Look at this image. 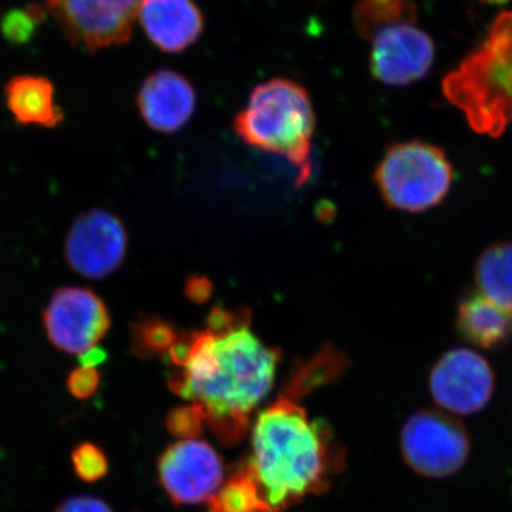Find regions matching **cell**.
Instances as JSON below:
<instances>
[{
  "label": "cell",
  "mask_w": 512,
  "mask_h": 512,
  "mask_svg": "<svg viewBox=\"0 0 512 512\" xmlns=\"http://www.w3.org/2000/svg\"><path fill=\"white\" fill-rule=\"evenodd\" d=\"M487 2H490V3H503V2H505V0H487Z\"/></svg>",
  "instance_id": "28"
},
{
  "label": "cell",
  "mask_w": 512,
  "mask_h": 512,
  "mask_svg": "<svg viewBox=\"0 0 512 512\" xmlns=\"http://www.w3.org/2000/svg\"><path fill=\"white\" fill-rule=\"evenodd\" d=\"M191 83L173 70H158L144 80L137 107L146 123L161 133H174L190 121L195 110Z\"/></svg>",
  "instance_id": "13"
},
{
  "label": "cell",
  "mask_w": 512,
  "mask_h": 512,
  "mask_svg": "<svg viewBox=\"0 0 512 512\" xmlns=\"http://www.w3.org/2000/svg\"><path fill=\"white\" fill-rule=\"evenodd\" d=\"M106 357L107 353L99 348V346H96V348L86 350L82 355H79L80 365L84 367H96L101 365V363L106 360Z\"/></svg>",
  "instance_id": "27"
},
{
  "label": "cell",
  "mask_w": 512,
  "mask_h": 512,
  "mask_svg": "<svg viewBox=\"0 0 512 512\" xmlns=\"http://www.w3.org/2000/svg\"><path fill=\"white\" fill-rule=\"evenodd\" d=\"M470 448L466 427L434 410L414 413L402 430L404 460L421 476H453L466 464Z\"/></svg>",
  "instance_id": "6"
},
{
  "label": "cell",
  "mask_w": 512,
  "mask_h": 512,
  "mask_svg": "<svg viewBox=\"0 0 512 512\" xmlns=\"http://www.w3.org/2000/svg\"><path fill=\"white\" fill-rule=\"evenodd\" d=\"M248 311L215 308L204 329L175 335L167 356L168 386L200 409L205 426L234 446L249 429V416L274 386L278 350L252 332Z\"/></svg>",
  "instance_id": "1"
},
{
  "label": "cell",
  "mask_w": 512,
  "mask_h": 512,
  "mask_svg": "<svg viewBox=\"0 0 512 512\" xmlns=\"http://www.w3.org/2000/svg\"><path fill=\"white\" fill-rule=\"evenodd\" d=\"M234 126L249 146L285 157L298 168L299 181L308 178L315 111L301 84L288 79L259 84Z\"/></svg>",
  "instance_id": "4"
},
{
  "label": "cell",
  "mask_w": 512,
  "mask_h": 512,
  "mask_svg": "<svg viewBox=\"0 0 512 512\" xmlns=\"http://www.w3.org/2000/svg\"><path fill=\"white\" fill-rule=\"evenodd\" d=\"M342 451L322 421L308 419L291 397H279L259 414L252 431L248 473L271 512H281L328 488L342 467Z\"/></svg>",
  "instance_id": "2"
},
{
  "label": "cell",
  "mask_w": 512,
  "mask_h": 512,
  "mask_svg": "<svg viewBox=\"0 0 512 512\" xmlns=\"http://www.w3.org/2000/svg\"><path fill=\"white\" fill-rule=\"evenodd\" d=\"M158 474L165 493L175 504L190 505L210 501L224 480L220 454L205 441H178L164 451Z\"/></svg>",
  "instance_id": "10"
},
{
  "label": "cell",
  "mask_w": 512,
  "mask_h": 512,
  "mask_svg": "<svg viewBox=\"0 0 512 512\" xmlns=\"http://www.w3.org/2000/svg\"><path fill=\"white\" fill-rule=\"evenodd\" d=\"M443 93L477 133L500 137L512 123V12L443 80Z\"/></svg>",
  "instance_id": "3"
},
{
  "label": "cell",
  "mask_w": 512,
  "mask_h": 512,
  "mask_svg": "<svg viewBox=\"0 0 512 512\" xmlns=\"http://www.w3.org/2000/svg\"><path fill=\"white\" fill-rule=\"evenodd\" d=\"M357 32L369 40L377 29L397 22H414V0H360L355 8Z\"/></svg>",
  "instance_id": "19"
},
{
  "label": "cell",
  "mask_w": 512,
  "mask_h": 512,
  "mask_svg": "<svg viewBox=\"0 0 512 512\" xmlns=\"http://www.w3.org/2000/svg\"><path fill=\"white\" fill-rule=\"evenodd\" d=\"M141 2L143 0H45V6L73 46L97 52L104 47L130 42Z\"/></svg>",
  "instance_id": "7"
},
{
  "label": "cell",
  "mask_w": 512,
  "mask_h": 512,
  "mask_svg": "<svg viewBox=\"0 0 512 512\" xmlns=\"http://www.w3.org/2000/svg\"><path fill=\"white\" fill-rule=\"evenodd\" d=\"M100 372L96 367L80 366L67 377V389L76 399H89L100 386Z\"/></svg>",
  "instance_id": "25"
},
{
  "label": "cell",
  "mask_w": 512,
  "mask_h": 512,
  "mask_svg": "<svg viewBox=\"0 0 512 512\" xmlns=\"http://www.w3.org/2000/svg\"><path fill=\"white\" fill-rule=\"evenodd\" d=\"M494 387L490 363L470 349L448 350L431 369V396L443 409L461 416L484 410Z\"/></svg>",
  "instance_id": "9"
},
{
  "label": "cell",
  "mask_w": 512,
  "mask_h": 512,
  "mask_svg": "<svg viewBox=\"0 0 512 512\" xmlns=\"http://www.w3.org/2000/svg\"><path fill=\"white\" fill-rule=\"evenodd\" d=\"M177 332L170 323L161 319L138 320L133 326L131 345L133 352L140 357L167 355Z\"/></svg>",
  "instance_id": "21"
},
{
  "label": "cell",
  "mask_w": 512,
  "mask_h": 512,
  "mask_svg": "<svg viewBox=\"0 0 512 512\" xmlns=\"http://www.w3.org/2000/svg\"><path fill=\"white\" fill-rule=\"evenodd\" d=\"M6 106L23 126L52 128L64 119L55 100V86L49 79L33 74L13 77L5 86Z\"/></svg>",
  "instance_id": "15"
},
{
  "label": "cell",
  "mask_w": 512,
  "mask_h": 512,
  "mask_svg": "<svg viewBox=\"0 0 512 512\" xmlns=\"http://www.w3.org/2000/svg\"><path fill=\"white\" fill-rule=\"evenodd\" d=\"M476 281L485 298L512 311V242L485 249L478 258Z\"/></svg>",
  "instance_id": "17"
},
{
  "label": "cell",
  "mask_w": 512,
  "mask_h": 512,
  "mask_svg": "<svg viewBox=\"0 0 512 512\" xmlns=\"http://www.w3.org/2000/svg\"><path fill=\"white\" fill-rule=\"evenodd\" d=\"M74 473L84 483H96L109 473V460L103 448L94 443H80L73 448Z\"/></svg>",
  "instance_id": "23"
},
{
  "label": "cell",
  "mask_w": 512,
  "mask_h": 512,
  "mask_svg": "<svg viewBox=\"0 0 512 512\" xmlns=\"http://www.w3.org/2000/svg\"><path fill=\"white\" fill-rule=\"evenodd\" d=\"M127 252V234L119 218L93 210L80 215L67 234V262L77 274L101 279L113 274Z\"/></svg>",
  "instance_id": "11"
},
{
  "label": "cell",
  "mask_w": 512,
  "mask_h": 512,
  "mask_svg": "<svg viewBox=\"0 0 512 512\" xmlns=\"http://www.w3.org/2000/svg\"><path fill=\"white\" fill-rule=\"evenodd\" d=\"M137 18L148 39L168 53L188 49L204 30V18L194 0H143Z\"/></svg>",
  "instance_id": "14"
},
{
  "label": "cell",
  "mask_w": 512,
  "mask_h": 512,
  "mask_svg": "<svg viewBox=\"0 0 512 512\" xmlns=\"http://www.w3.org/2000/svg\"><path fill=\"white\" fill-rule=\"evenodd\" d=\"M56 512H113L109 504L90 495H79L64 501L57 507Z\"/></svg>",
  "instance_id": "26"
},
{
  "label": "cell",
  "mask_w": 512,
  "mask_h": 512,
  "mask_svg": "<svg viewBox=\"0 0 512 512\" xmlns=\"http://www.w3.org/2000/svg\"><path fill=\"white\" fill-rule=\"evenodd\" d=\"M370 67L380 82L406 86L429 73L434 43L414 22H397L373 33Z\"/></svg>",
  "instance_id": "12"
},
{
  "label": "cell",
  "mask_w": 512,
  "mask_h": 512,
  "mask_svg": "<svg viewBox=\"0 0 512 512\" xmlns=\"http://www.w3.org/2000/svg\"><path fill=\"white\" fill-rule=\"evenodd\" d=\"M454 181L453 165L439 147L423 141L394 144L376 171V183L390 207L423 212L439 205Z\"/></svg>",
  "instance_id": "5"
},
{
  "label": "cell",
  "mask_w": 512,
  "mask_h": 512,
  "mask_svg": "<svg viewBox=\"0 0 512 512\" xmlns=\"http://www.w3.org/2000/svg\"><path fill=\"white\" fill-rule=\"evenodd\" d=\"M49 342L60 352L82 355L99 346L111 325L109 309L92 289L67 286L52 296L43 313Z\"/></svg>",
  "instance_id": "8"
},
{
  "label": "cell",
  "mask_w": 512,
  "mask_h": 512,
  "mask_svg": "<svg viewBox=\"0 0 512 512\" xmlns=\"http://www.w3.org/2000/svg\"><path fill=\"white\" fill-rule=\"evenodd\" d=\"M47 10L37 3L22 9H12L0 22V33L13 46H22L35 37L37 30L46 22Z\"/></svg>",
  "instance_id": "22"
},
{
  "label": "cell",
  "mask_w": 512,
  "mask_h": 512,
  "mask_svg": "<svg viewBox=\"0 0 512 512\" xmlns=\"http://www.w3.org/2000/svg\"><path fill=\"white\" fill-rule=\"evenodd\" d=\"M456 326L467 342L483 349L500 348L512 339V311L483 293H470L458 305Z\"/></svg>",
  "instance_id": "16"
},
{
  "label": "cell",
  "mask_w": 512,
  "mask_h": 512,
  "mask_svg": "<svg viewBox=\"0 0 512 512\" xmlns=\"http://www.w3.org/2000/svg\"><path fill=\"white\" fill-rule=\"evenodd\" d=\"M208 512H271L244 464L210 500Z\"/></svg>",
  "instance_id": "18"
},
{
  "label": "cell",
  "mask_w": 512,
  "mask_h": 512,
  "mask_svg": "<svg viewBox=\"0 0 512 512\" xmlns=\"http://www.w3.org/2000/svg\"><path fill=\"white\" fill-rule=\"evenodd\" d=\"M343 359L338 352L326 350L316 356L308 365L299 367L288 384V393L301 397L320 384L328 383L342 373Z\"/></svg>",
  "instance_id": "20"
},
{
  "label": "cell",
  "mask_w": 512,
  "mask_h": 512,
  "mask_svg": "<svg viewBox=\"0 0 512 512\" xmlns=\"http://www.w3.org/2000/svg\"><path fill=\"white\" fill-rule=\"evenodd\" d=\"M204 427V417L194 404L177 407V409L171 410L167 417V429L173 436L181 437V439H194V437L200 436Z\"/></svg>",
  "instance_id": "24"
}]
</instances>
